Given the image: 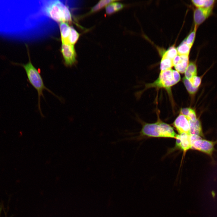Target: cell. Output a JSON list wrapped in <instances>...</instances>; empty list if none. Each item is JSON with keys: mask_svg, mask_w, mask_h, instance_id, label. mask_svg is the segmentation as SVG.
<instances>
[{"mask_svg": "<svg viewBox=\"0 0 217 217\" xmlns=\"http://www.w3.org/2000/svg\"><path fill=\"white\" fill-rule=\"evenodd\" d=\"M13 64L20 65L24 69L28 80L30 84L36 90L38 95V108L41 115L43 117L40 107V98L42 96L45 99L43 93L44 90H46L61 100L60 98L58 96L45 85L42 78L39 72L33 65L30 59L26 64H19L11 62Z\"/></svg>", "mask_w": 217, "mask_h": 217, "instance_id": "cell-1", "label": "cell"}, {"mask_svg": "<svg viewBox=\"0 0 217 217\" xmlns=\"http://www.w3.org/2000/svg\"><path fill=\"white\" fill-rule=\"evenodd\" d=\"M140 134L142 136L175 139L177 135L170 125L162 122L159 118L154 123L144 124Z\"/></svg>", "mask_w": 217, "mask_h": 217, "instance_id": "cell-2", "label": "cell"}, {"mask_svg": "<svg viewBox=\"0 0 217 217\" xmlns=\"http://www.w3.org/2000/svg\"><path fill=\"white\" fill-rule=\"evenodd\" d=\"M46 14L54 20L58 22H70L72 16L68 8L59 0L50 1L44 8Z\"/></svg>", "mask_w": 217, "mask_h": 217, "instance_id": "cell-3", "label": "cell"}, {"mask_svg": "<svg viewBox=\"0 0 217 217\" xmlns=\"http://www.w3.org/2000/svg\"><path fill=\"white\" fill-rule=\"evenodd\" d=\"M181 80L180 73L171 68L161 71L157 79L153 83L145 85V89L151 87L169 89L179 82Z\"/></svg>", "mask_w": 217, "mask_h": 217, "instance_id": "cell-4", "label": "cell"}, {"mask_svg": "<svg viewBox=\"0 0 217 217\" xmlns=\"http://www.w3.org/2000/svg\"><path fill=\"white\" fill-rule=\"evenodd\" d=\"M61 52L66 66L71 67L75 64L76 53L74 45L62 43Z\"/></svg>", "mask_w": 217, "mask_h": 217, "instance_id": "cell-5", "label": "cell"}, {"mask_svg": "<svg viewBox=\"0 0 217 217\" xmlns=\"http://www.w3.org/2000/svg\"><path fill=\"white\" fill-rule=\"evenodd\" d=\"M215 142L201 139L192 143L191 149L200 151L211 156L215 150Z\"/></svg>", "mask_w": 217, "mask_h": 217, "instance_id": "cell-6", "label": "cell"}, {"mask_svg": "<svg viewBox=\"0 0 217 217\" xmlns=\"http://www.w3.org/2000/svg\"><path fill=\"white\" fill-rule=\"evenodd\" d=\"M213 7L207 8H196L193 13L194 25L197 27L212 14Z\"/></svg>", "mask_w": 217, "mask_h": 217, "instance_id": "cell-7", "label": "cell"}, {"mask_svg": "<svg viewBox=\"0 0 217 217\" xmlns=\"http://www.w3.org/2000/svg\"><path fill=\"white\" fill-rule=\"evenodd\" d=\"M173 125L179 134H186L190 135L189 120L184 115L180 113L174 121Z\"/></svg>", "mask_w": 217, "mask_h": 217, "instance_id": "cell-8", "label": "cell"}, {"mask_svg": "<svg viewBox=\"0 0 217 217\" xmlns=\"http://www.w3.org/2000/svg\"><path fill=\"white\" fill-rule=\"evenodd\" d=\"M176 147L186 153L191 149L190 135L186 134H177L176 137Z\"/></svg>", "mask_w": 217, "mask_h": 217, "instance_id": "cell-9", "label": "cell"}, {"mask_svg": "<svg viewBox=\"0 0 217 217\" xmlns=\"http://www.w3.org/2000/svg\"><path fill=\"white\" fill-rule=\"evenodd\" d=\"M188 120L190 125V135H196L201 137H203L202 125L199 119L197 118L194 121Z\"/></svg>", "mask_w": 217, "mask_h": 217, "instance_id": "cell-10", "label": "cell"}, {"mask_svg": "<svg viewBox=\"0 0 217 217\" xmlns=\"http://www.w3.org/2000/svg\"><path fill=\"white\" fill-rule=\"evenodd\" d=\"M59 27L62 43L67 44L68 39L70 33L71 27L68 22H61L60 24Z\"/></svg>", "mask_w": 217, "mask_h": 217, "instance_id": "cell-11", "label": "cell"}, {"mask_svg": "<svg viewBox=\"0 0 217 217\" xmlns=\"http://www.w3.org/2000/svg\"><path fill=\"white\" fill-rule=\"evenodd\" d=\"M180 56L181 60L174 67L175 70L179 73L183 74L184 73L188 65L189 55H180Z\"/></svg>", "mask_w": 217, "mask_h": 217, "instance_id": "cell-12", "label": "cell"}, {"mask_svg": "<svg viewBox=\"0 0 217 217\" xmlns=\"http://www.w3.org/2000/svg\"><path fill=\"white\" fill-rule=\"evenodd\" d=\"M116 2V1L110 3L106 6L105 11L107 14H111L122 9L125 7L124 5Z\"/></svg>", "mask_w": 217, "mask_h": 217, "instance_id": "cell-13", "label": "cell"}, {"mask_svg": "<svg viewBox=\"0 0 217 217\" xmlns=\"http://www.w3.org/2000/svg\"><path fill=\"white\" fill-rule=\"evenodd\" d=\"M197 68L195 62H190L184 72L185 77L189 80L197 75Z\"/></svg>", "mask_w": 217, "mask_h": 217, "instance_id": "cell-14", "label": "cell"}, {"mask_svg": "<svg viewBox=\"0 0 217 217\" xmlns=\"http://www.w3.org/2000/svg\"><path fill=\"white\" fill-rule=\"evenodd\" d=\"M216 1L214 0H193V4L196 8H207L213 7Z\"/></svg>", "mask_w": 217, "mask_h": 217, "instance_id": "cell-15", "label": "cell"}, {"mask_svg": "<svg viewBox=\"0 0 217 217\" xmlns=\"http://www.w3.org/2000/svg\"><path fill=\"white\" fill-rule=\"evenodd\" d=\"M180 113L184 115L188 119L194 121L197 119L195 110L190 108H186L181 109Z\"/></svg>", "mask_w": 217, "mask_h": 217, "instance_id": "cell-16", "label": "cell"}, {"mask_svg": "<svg viewBox=\"0 0 217 217\" xmlns=\"http://www.w3.org/2000/svg\"><path fill=\"white\" fill-rule=\"evenodd\" d=\"M191 47L187 44L184 40L176 48L179 55H189Z\"/></svg>", "mask_w": 217, "mask_h": 217, "instance_id": "cell-17", "label": "cell"}, {"mask_svg": "<svg viewBox=\"0 0 217 217\" xmlns=\"http://www.w3.org/2000/svg\"><path fill=\"white\" fill-rule=\"evenodd\" d=\"M80 34L73 27H71L70 33L68 40L67 44L74 45L77 42Z\"/></svg>", "mask_w": 217, "mask_h": 217, "instance_id": "cell-18", "label": "cell"}, {"mask_svg": "<svg viewBox=\"0 0 217 217\" xmlns=\"http://www.w3.org/2000/svg\"><path fill=\"white\" fill-rule=\"evenodd\" d=\"M172 60L164 56H162L160 63L161 71H164L171 69L173 67Z\"/></svg>", "mask_w": 217, "mask_h": 217, "instance_id": "cell-19", "label": "cell"}, {"mask_svg": "<svg viewBox=\"0 0 217 217\" xmlns=\"http://www.w3.org/2000/svg\"><path fill=\"white\" fill-rule=\"evenodd\" d=\"M115 1L110 0H100L91 8L88 14H90L97 11L110 3Z\"/></svg>", "mask_w": 217, "mask_h": 217, "instance_id": "cell-20", "label": "cell"}, {"mask_svg": "<svg viewBox=\"0 0 217 217\" xmlns=\"http://www.w3.org/2000/svg\"><path fill=\"white\" fill-rule=\"evenodd\" d=\"M178 54L176 48L174 46L170 47L167 50L164 52L162 56H164L173 60L174 58Z\"/></svg>", "mask_w": 217, "mask_h": 217, "instance_id": "cell-21", "label": "cell"}, {"mask_svg": "<svg viewBox=\"0 0 217 217\" xmlns=\"http://www.w3.org/2000/svg\"><path fill=\"white\" fill-rule=\"evenodd\" d=\"M197 28V27L194 25L193 30L184 39L186 43L191 47H192L195 40L196 33Z\"/></svg>", "mask_w": 217, "mask_h": 217, "instance_id": "cell-22", "label": "cell"}, {"mask_svg": "<svg viewBox=\"0 0 217 217\" xmlns=\"http://www.w3.org/2000/svg\"><path fill=\"white\" fill-rule=\"evenodd\" d=\"M183 82L188 92L191 95H193L197 91L198 89L194 87L189 80L185 77L182 78Z\"/></svg>", "mask_w": 217, "mask_h": 217, "instance_id": "cell-23", "label": "cell"}, {"mask_svg": "<svg viewBox=\"0 0 217 217\" xmlns=\"http://www.w3.org/2000/svg\"><path fill=\"white\" fill-rule=\"evenodd\" d=\"M188 80L194 87L198 89L201 83L202 79L200 77L196 76Z\"/></svg>", "mask_w": 217, "mask_h": 217, "instance_id": "cell-24", "label": "cell"}, {"mask_svg": "<svg viewBox=\"0 0 217 217\" xmlns=\"http://www.w3.org/2000/svg\"><path fill=\"white\" fill-rule=\"evenodd\" d=\"M181 60L180 56L178 54L172 60L173 66L175 67L177 65L179 62Z\"/></svg>", "mask_w": 217, "mask_h": 217, "instance_id": "cell-25", "label": "cell"}, {"mask_svg": "<svg viewBox=\"0 0 217 217\" xmlns=\"http://www.w3.org/2000/svg\"><path fill=\"white\" fill-rule=\"evenodd\" d=\"M211 194L212 195V196L213 198H214L215 197V192L213 191H212L211 192Z\"/></svg>", "mask_w": 217, "mask_h": 217, "instance_id": "cell-26", "label": "cell"}]
</instances>
